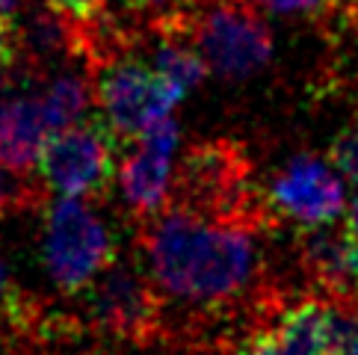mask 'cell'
<instances>
[{
  "label": "cell",
  "mask_w": 358,
  "mask_h": 355,
  "mask_svg": "<svg viewBox=\"0 0 358 355\" xmlns=\"http://www.w3.org/2000/svg\"><path fill=\"white\" fill-rule=\"evenodd\" d=\"M261 225L166 205L139 228V266L166 299L193 308L237 302L261 273Z\"/></svg>",
  "instance_id": "6da1fadb"
},
{
  "label": "cell",
  "mask_w": 358,
  "mask_h": 355,
  "mask_svg": "<svg viewBox=\"0 0 358 355\" xmlns=\"http://www.w3.org/2000/svg\"><path fill=\"white\" fill-rule=\"evenodd\" d=\"M163 18L184 30L204 68L216 78H252L273 57L270 27L258 15V6L246 0H187Z\"/></svg>",
  "instance_id": "7a4b0ae2"
},
{
  "label": "cell",
  "mask_w": 358,
  "mask_h": 355,
  "mask_svg": "<svg viewBox=\"0 0 358 355\" xmlns=\"http://www.w3.org/2000/svg\"><path fill=\"white\" fill-rule=\"evenodd\" d=\"M122 148L124 139L95 110L86 119L50 133L36 169L57 196L92 201L110 193Z\"/></svg>",
  "instance_id": "3957f363"
},
{
  "label": "cell",
  "mask_w": 358,
  "mask_h": 355,
  "mask_svg": "<svg viewBox=\"0 0 358 355\" xmlns=\"http://www.w3.org/2000/svg\"><path fill=\"white\" fill-rule=\"evenodd\" d=\"M116 258V240L86 198L59 196L50 201L45 213V266L62 294H83Z\"/></svg>",
  "instance_id": "277c9868"
},
{
  "label": "cell",
  "mask_w": 358,
  "mask_h": 355,
  "mask_svg": "<svg viewBox=\"0 0 358 355\" xmlns=\"http://www.w3.org/2000/svg\"><path fill=\"white\" fill-rule=\"evenodd\" d=\"M95 107L124 143L160 116H169L184 92L151 66L127 57H101L92 78Z\"/></svg>",
  "instance_id": "5b68a950"
},
{
  "label": "cell",
  "mask_w": 358,
  "mask_h": 355,
  "mask_svg": "<svg viewBox=\"0 0 358 355\" xmlns=\"http://www.w3.org/2000/svg\"><path fill=\"white\" fill-rule=\"evenodd\" d=\"M83 294L101 332L148 344L163 332V296L139 263L113 261Z\"/></svg>",
  "instance_id": "8992f818"
},
{
  "label": "cell",
  "mask_w": 358,
  "mask_h": 355,
  "mask_svg": "<svg viewBox=\"0 0 358 355\" xmlns=\"http://www.w3.org/2000/svg\"><path fill=\"white\" fill-rule=\"evenodd\" d=\"M178 151V124L169 116H160L145 124L134 139H127L119 157V187L124 205L136 219H151L172 201Z\"/></svg>",
  "instance_id": "52a82bcc"
},
{
  "label": "cell",
  "mask_w": 358,
  "mask_h": 355,
  "mask_svg": "<svg viewBox=\"0 0 358 355\" xmlns=\"http://www.w3.org/2000/svg\"><path fill=\"white\" fill-rule=\"evenodd\" d=\"M266 208L302 228L335 225V219L347 210L343 178L326 160L296 154L273 178L266 189Z\"/></svg>",
  "instance_id": "ba28073f"
},
{
  "label": "cell",
  "mask_w": 358,
  "mask_h": 355,
  "mask_svg": "<svg viewBox=\"0 0 358 355\" xmlns=\"http://www.w3.org/2000/svg\"><path fill=\"white\" fill-rule=\"evenodd\" d=\"M237 355H331L329 305L320 299L287 305L275 326H266L243 340Z\"/></svg>",
  "instance_id": "9c48e42d"
},
{
  "label": "cell",
  "mask_w": 358,
  "mask_h": 355,
  "mask_svg": "<svg viewBox=\"0 0 358 355\" xmlns=\"http://www.w3.org/2000/svg\"><path fill=\"white\" fill-rule=\"evenodd\" d=\"M302 263L308 266L314 282L329 290L331 299H352L358 294V240L331 225L305 228L302 234Z\"/></svg>",
  "instance_id": "30bf717a"
},
{
  "label": "cell",
  "mask_w": 358,
  "mask_h": 355,
  "mask_svg": "<svg viewBox=\"0 0 358 355\" xmlns=\"http://www.w3.org/2000/svg\"><path fill=\"white\" fill-rule=\"evenodd\" d=\"M50 133L54 128L42 98H0V166L3 169L30 175Z\"/></svg>",
  "instance_id": "8fae6325"
},
{
  "label": "cell",
  "mask_w": 358,
  "mask_h": 355,
  "mask_svg": "<svg viewBox=\"0 0 358 355\" xmlns=\"http://www.w3.org/2000/svg\"><path fill=\"white\" fill-rule=\"evenodd\" d=\"M42 101H45L50 128L59 131V128H69V124L86 119L89 113H92L95 92H92V83L78 78V74H62V78H57L48 86Z\"/></svg>",
  "instance_id": "7c38bea8"
},
{
  "label": "cell",
  "mask_w": 358,
  "mask_h": 355,
  "mask_svg": "<svg viewBox=\"0 0 358 355\" xmlns=\"http://www.w3.org/2000/svg\"><path fill=\"white\" fill-rule=\"evenodd\" d=\"M39 320V308L15 284L9 266L0 258V335H30Z\"/></svg>",
  "instance_id": "4fadbf2b"
},
{
  "label": "cell",
  "mask_w": 358,
  "mask_h": 355,
  "mask_svg": "<svg viewBox=\"0 0 358 355\" xmlns=\"http://www.w3.org/2000/svg\"><path fill=\"white\" fill-rule=\"evenodd\" d=\"M36 205H42L39 187L24 181V175L0 166V219L9 217V213H18L24 208H36Z\"/></svg>",
  "instance_id": "5bb4252c"
},
{
  "label": "cell",
  "mask_w": 358,
  "mask_h": 355,
  "mask_svg": "<svg viewBox=\"0 0 358 355\" xmlns=\"http://www.w3.org/2000/svg\"><path fill=\"white\" fill-rule=\"evenodd\" d=\"M329 160H331V166L338 169V175L343 178V181L358 187V119L350 122L347 128L338 131V136L331 139Z\"/></svg>",
  "instance_id": "9a60e30c"
},
{
  "label": "cell",
  "mask_w": 358,
  "mask_h": 355,
  "mask_svg": "<svg viewBox=\"0 0 358 355\" xmlns=\"http://www.w3.org/2000/svg\"><path fill=\"white\" fill-rule=\"evenodd\" d=\"M246 3L275 15H320L331 0H246Z\"/></svg>",
  "instance_id": "2e32d148"
},
{
  "label": "cell",
  "mask_w": 358,
  "mask_h": 355,
  "mask_svg": "<svg viewBox=\"0 0 358 355\" xmlns=\"http://www.w3.org/2000/svg\"><path fill=\"white\" fill-rule=\"evenodd\" d=\"M343 228H347V231L358 240V196L347 205V225H343Z\"/></svg>",
  "instance_id": "e0dca14e"
},
{
  "label": "cell",
  "mask_w": 358,
  "mask_h": 355,
  "mask_svg": "<svg viewBox=\"0 0 358 355\" xmlns=\"http://www.w3.org/2000/svg\"><path fill=\"white\" fill-rule=\"evenodd\" d=\"M335 355H358V332H355V335H352V338H350L347 344H343Z\"/></svg>",
  "instance_id": "ac0fdd59"
},
{
  "label": "cell",
  "mask_w": 358,
  "mask_h": 355,
  "mask_svg": "<svg viewBox=\"0 0 358 355\" xmlns=\"http://www.w3.org/2000/svg\"><path fill=\"white\" fill-rule=\"evenodd\" d=\"M21 0H0V15H15V9H18Z\"/></svg>",
  "instance_id": "d6986e66"
},
{
  "label": "cell",
  "mask_w": 358,
  "mask_h": 355,
  "mask_svg": "<svg viewBox=\"0 0 358 355\" xmlns=\"http://www.w3.org/2000/svg\"><path fill=\"white\" fill-rule=\"evenodd\" d=\"M355 302H358V294H355Z\"/></svg>",
  "instance_id": "ffe728a7"
}]
</instances>
